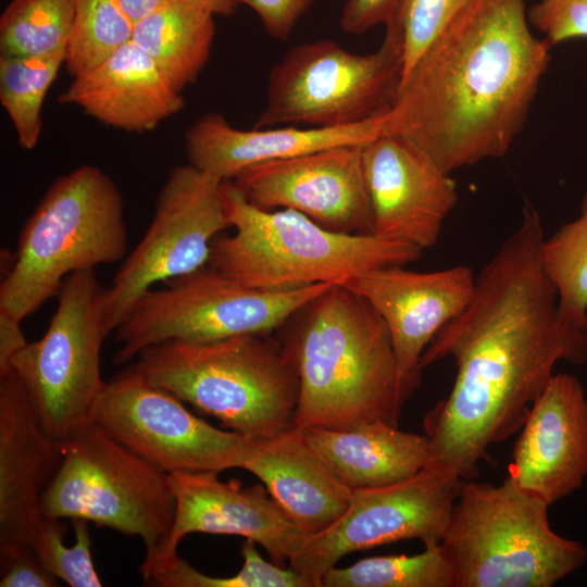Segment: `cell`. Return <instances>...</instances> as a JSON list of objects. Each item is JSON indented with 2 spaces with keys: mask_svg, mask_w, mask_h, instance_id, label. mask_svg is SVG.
<instances>
[{
  "mask_svg": "<svg viewBox=\"0 0 587 587\" xmlns=\"http://www.w3.org/2000/svg\"><path fill=\"white\" fill-rule=\"evenodd\" d=\"M527 17L551 47L587 38V0H539L530 7Z\"/></svg>",
  "mask_w": 587,
  "mask_h": 587,
  "instance_id": "836d02e7",
  "label": "cell"
},
{
  "mask_svg": "<svg viewBox=\"0 0 587 587\" xmlns=\"http://www.w3.org/2000/svg\"><path fill=\"white\" fill-rule=\"evenodd\" d=\"M105 288L95 268L70 274L43 336L10 362L49 437L61 444L89 423L107 382L100 369L108 334L102 323Z\"/></svg>",
  "mask_w": 587,
  "mask_h": 587,
  "instance_id": "8fae6325",
  "label": "cell"
},
{
  "mask_svg": "<svg viewBox=\"0 0 587 587\" xmlns=\"http://www.w3.org/2000/svg\"><path fill=\"white\" fill-rule=\"evenodd\" d=\"M59 101L79 107L108 126L135 133L154 129L185 105L180 92L133 40L74 77Z\"/></svg>",
  "mask_w": 587,
  "mask_h": 587,
  "instance_id": "7402d4cb",
  "label": "cell"
},
{
  "mask_svg": "<svg viewBox=\"0 0 587 587\" xmlns=\"http://www.w3.org/2000/svg\"><path fill=\"white\" fill-rule=\"evenodd\" d=\"M540 260L555 288L560 317L587 327V192L578 216L544 238Z\"/></svg>",
  "mask_w": 587,
  "mask_h": 587,
  "instance_id": "4316f807",
  "label": "cell"
},
{
  "mask_svg": "<svg viewBox=\"0 0 587 587\" xmlns=\"http://www.w3.org/2000/svg\"><path fill=\"white\" fill-rule=\"evenodd\" d=\"M90 420L167 474L242 469L252 441L196 416L134 364L105 383Z\"/></svg>",
  "mask_w": 587,
  "mask_h": 587,
  "instance_id": "4fadbf2b",
  "label": "cell"
},
{
  "mask_svg": "<svg viewBox=\"0 0 587 587\" xmlns=\"http://www.w3.org/2000/svg\"><path fill=\"white\" fill-rule=\"evenodd\" d=\"M167 1L168 0H118L122 9L134 24Z\"/></svg>",
  "mask_w": 587,
  "mask_h": 587,
  "instance_id": "f35d334b",
  "label": "cell"
},
{
  "mask_svg": "<svg viewBox=\"0 0 587 587\" xmlns=\"http://www.w3.org/2000/svg\"><path fill=\"white\" fill-rule=\"evenodd\" d=\"M1 587H54L58 578L40 562L33 549L0 553Z\"/></svg>",
  "mask_w": 587,
  "mask_h": 587,
  "instance_id": "e575fe53",
  "label": "cell"
},
{
  "mask_svg": "<svg viewBox=\"0 0 587 587\" xmlns=\"http://www.w3.org/2000/svg\"><path fill=\"white\" fill-rule=\"evenodd\" d=\"M65 54L64 50L48 55H0V102L25 150L38 143L42 103Z\"/></svg>",
  "mask_w": 587,
  "mask_h": 587,
  "instance_id": "484cf974",
  "label": "cell"
},
{
  "mask_svg": "<svg viewBox=\"0 0 587 587\" xmlns=\"http://www.w3.org/2000/svg\"><path fill=\"white\" fill-rule=\"evenodd\" d=\"M74 0H12L0 17L4 55H48L66 51Z\"/></svg>",
  "mask_w": 587,
  "mask_h": 587,
  "instance_id": "f1b7e54d",
  "label": "cell"
},
{
  "mask_svg": "<svg viewBox=\"0 0 587 587\" xmlns=\"http://www.w3.org/2000/svg\"><path fill=\"white\" fill-rule=\"evenodd\" d=\"M463 479L426 465L414 476L384 487L354 489L344 516L326 532L308 537L288 562L311 587L348 553L400 540L439 545Z\"/></svg>",
  "mask_w": 587,
  "mask_h": 587,
  "instance_id": "5bb4252c",
  "label": "cell"
},
{
  "mask_svg": "<svg viewBox=\"0 0 587 587\" xmlns=\"http://www.w3.org/2000/svg\"><path fill=\"white\" fill-rule=\"evenodd\" d=\"M310 445L352 490L405 480L429 461L428 437L371 422L348 429L302 428Z\"/></svg>",
  "mask_w": 587,
  "mask_h": 587,
  "instance_id": "cb8c5ba5",
  "label": "cell"
},
{
  "mask_svg": "<svg viewBox=\"0 0 587 587\" xmlns=\"http://www.w3.org/2000/svg\"><path fill=\"white\" fill-rule=\"evenodd\" d=\"M240 552L243 565L235 575H207L178 558L167 571L155 576L150 583L161 587H311L309 582L290 566L284 567L264 560L253 540L246 539Z\"/></svg>",
  "mask_w": 587,
  "mask_h": 587,
  "instance_id": "4dcf8cb0",
  "label": "cell"
},
{
  "mask_svg": "<svg viewBox=\"0 0 587 587\" xmlns=\"http://www.w3.org/2000/svg\"><path fill=\"white\" fill-rule=\"evenodd\" d=\"M362 148L338 146L257 163L232 180L260 209H290L333 232L371 234Z\"/></svg>",
  "mask_w": 587,
  "mask_h": 587,
  "instance_id": "9a60e30c",
  "label": "cell"
},
{
  "mask_svg": "<svg viewBox=\"0 0 587 587\" xmlns=\"http://www.w3.org/2000/svg\"><path fill=\"white\" fill-rule=\"evenodd\" d=\"M242 470L257 476L270 496L307 536L320 535L347 512L352 489L292 426L252 440Z\"/></svg>",
  "mask_w": 587,
  "mask_h": 587,
  "instance_id": "44dd1931",
  "label": "cell"
},
{
  "mask_svg": "<svg viewBox=\"0 0 587 587\" xmlns=\"http://www.w3.org/2000/svg\"><path fill=\"white\" fill-rule=\"evenodd\" d=\"M21 324L22 321L0 311V376L9 371L12 358L28 344Z\"/></svg>",
  "mask_w": 587,
  "mask_h": 587,
  "instance_id": "74e56055",
  "label": "cell"
},
{
  "mask_svg": "<svg viewBox=\"0 0 587 587\" xmlns=\"http://www.w3.org/2000/svg\"><path fill=\"white\" fill-rule=\"evenodd\" d=\"M404 266L376 268L344 285L380 315L402 375L419 384L423 352L440 328L471 302L476 277L464 265L434 272Z\"/></svg>",
  "mask_w": 587,
  "mask_h": 587,
  "instance_id": "ac0fdd59",
  "label": "cell"
},
{
  "mask_svg": "<svg viewBox=\"0 0 587 587\" xmlns=\"http://www.w3.org/2000/svg\"><path fill=\"white\" fill-rule=\"evenodd\" d=\"M525 0H469L403 77L380 134L401 136L446 172L503 157L550 61Z\"/></svg>",
  "mask_w": 587,
  "mask_h": 587,
  "instance_id": "7a4b0ae2",
  "label": "cell"
},
{
  "mask_svg": "<svg viewBox=\"0 0 587 587\" xmlns=\"http://www.w3.org/2000/svg\"><path fill=\"white\" fill-rule=\"evenodd\" d=\"M548 504L508 477L463 480L440 547L454 587H551L587 559L550 526Z\"/></svg>",
  "mask_w": 587,
  "mask_h": 587,
  "instance_id": "52a82bcc",
  "label": "cell"
},
{
  "mask_svg": "<svg viewBox=\"0 0 587 587\" xmlns=\"http://www.w3.org/2000/svg\"><path fill=\"white\" fill-rule=\"evenodd\" d=\"M62 460L13 370L0 376V553L33 549L41 497Z\"/></svg>",
  "mask_w": 587,
  "mask_h": 587,
  "instance_id": "ffe728a7",
  "label": "cell"
},
{
  "mask_svg": "<svg viewBox=\"0 0 587 587\" xmlns=\"http://www.w3.org/2000/svg\"><path fill=\"white\" fill-rule=\"evenodd\" d=\"M282 328L279 342L299 379L296 427L399 424L419 384L402 375L389 330L364 298L333 285Z\"/></svg>",
  "mask_w": 587,
  "mask_h": 587,
  "instance_id": "3957f363",
  "label": "cell"
},
{
  "mask_svg": "<svg viewBox=\"0 0 587 587\" xmlns=\"http://www.w3.org/2000/svg\"><path fill=\"white\" fill-rule=\"evenodd\" d=\"M136 358L134 365L151 384L250 440L295 426L298 375L280 342L265 335L167 340Z\"/></svg>",
  "mask_w": 587,
  "mask_h": 587,
  "instance_id": "5b68a950",
  "label": "cell"
},
{
  "mask_svg": "<svg viewBox=\"0 0 587 587\" xmlns=\"http://www.w3.org/2000/svg\"><path fill=\"white\" fill-rule=\"evenodd\" d=\"M134 23L118 0H74L64 64L73 77L89 71L132 40Z\"/></svg>",
  "mask_w": 587,
  "mask_h": 587,
  "instance_id": "f546056e",
  "label": "cell"
},
{
  "mask_svg": "<svg viewBox=\"0 0 587 587\" xmlns=\"http://www.w3.org/2000/svg\"><path fill=\"white\" fill-rule=\"evenodd\" d=\"M383 115L340 127L273 126L243 130L210 112L187 129L189 163L222 180L262 162L292 158L347 145H364L382 133Z\"/></svg>",
  "mask_w": 587,
  "mask_h": 587,
  "instance_id": "603a6c76",
  "label": "cell"
},
{
  "mask_svg": "<svg viewBox=\"0 0 587 587\" xmlns=\"http://www.w3.org/2000/svg\"><path fill=\"white\" fill-rule=\"evenodd\" d=\"M214 35L213 14L182 0H168L134 24L132 40L182 92L207 64Z\"/></svg>",
  "mask_w": 587,
  "mask_h": 587,
  "instance_id": "d4e9b609",
  "label": "cell"
},
{
  "mask_svg": "<svg viewBox=\"0 0 587 587\" xmlns=\"http://www.w3.org/2000/svg\"><path fill=\"white\" fill-rule=\"evenodd\" d=\"M587 475V398L578 378L558 373L534 401L512 450L509 477L548 505Z\"/></svg>",
  "mask_w": 587,
  "mask_h": 587,
  "instance_id": "d6986e66",
  "label": "cell"
},
{
  "mask_svg": "<svg viewBox=\"0 0 587 587\" xmlns=\"http://www.w3.org/2000/svg\"><path fill=\"white\" fill-rule=\"evenodd\" d=\"M124 203L114 182L85 164L57 178L23 226L0 286V311L23 321L77 271L127 255Z\"/></svg>",
  "mask_w": 587,
  "mask_h": 587,
  "instance_id": "8992f818",
  "label": "cell"
},
{
  "mask_svg": "<svg viewBox=\"0 0 587 587\" xmlns=\"http://www.w3.org/2000/svg\"><path fill=\"white\" fill-rule=\"evenodd\" d=\"M377 50L353 53L329 39L292 47L272 68L254 128L289 124L340 127L388 111L403 72V43L392 23Z\"/></svg>",
  "mask_w": 587,
  "mask_h": 587,
  "instance_id": "9c48e42d",
  "label": "cell"
},
{
  "mask_svg": "<svg viewBox=\"0 0 587 587\" xmlns=\"http://www.w3.org/2000/svg\"><path fill=\"white\" fill-rule=\"evenodd\" d=\"M222 182L190 163L171 170L148 229L105 288L102 323L108 335L153 285L209 264L214 239L230 227L222 203Z\"/></svg>",
  "mask_w": 587,
  "mask_h": 587,
  "instance_id": "7c38bea8",
  "label": "cell"
},
{
  "mask_svg": "<svg viewBox=\"0 0 587 587\" xmlns=\"http://www.w3.org/2000/svg\"><path fill=\"white\" fill-rule=\"evenodd\" d=\"M221 197L234 233L214 239L209 265L253 288L344 285L376 268L415 262L423 252L373 233L333 232L295 210L260 209L232 179L222 182Z\"/></svg>",
  "mask_w": 587,
  "mask_h": 587,
  "instance_id": "277c9868",
  "label": "cell"
},
{
  "mask_svg": "<svg viewBox=\"0 0 587 587\" xmlns=\"http://www.w3.org/2000/svg\"><path fill=\"white\" fill-rule=\"evenodd\" d=\"M250 7L272 37L286 40L316 0H237Z\"/></svg>",
  "mask_w": 587,
  "mask_h": 587,
  "instance_id": "d590c367",
  "label": "cell"
},
{
  "mask_svg": "<svg viewBox=\"0 0 587 587\" xmlns=\"http://www.w3.org/2000/svg\"><path fill=\"white\" fill-rule=\"evenodd\" d=\"M322 587H454L453 570L440 544L413 555H378L332 567Z\"/></svg>",
  "mask_w": 587,
  "mask_h": 587,
  "instance_id": "83f0119b",
  "label": "cell"
},
{
  "mask_svg": "<svg viewBox=\"0 0 587 587\" xmlns=\"http://www.w3.org/2000/svg\"><path fill=\"white\" fill-rule=\"evenodd\" d=\"M401 0H345L339 25L347 34L360 35L377 25H386Z\"/></svg>",
  "mask_w": 587,
  "mask_h": 587,
  "instance_id": "8d00e7d4",
  "label": "cell"
},
{
  "mask_svg": "<svg viewBox=\"0 0 587 587\" xmlns=\"http://www.w3.org/2000/svg\"><path fill=\"white\" fill-rule=\"evenodd\" d=\"M334 284L272 291L247 286L209 264L148 290L115 329L116 365L167 340L205 342L280 328Z\"/></svg>",
  "mask_w": 587,
  "mask_h": 587,
  "instance_id": "30bf717a",
  "label": "cell"
},
{
  "mask_svg": "<svg viewBox=\"0 0 587 587\" xmlns=\"http://www.w3.org/2000/svg\"><path fill=\"white\" fill-rule=\"evenodd\" d=\"M362 160L373 234L422 250L435 246L458 201L450 174L413 141L388 134L363 145Z\"/></svg>",
  "mask_w": 587,
  "mask_h": 587,
  "instance_id": "e0dca14e",
  "label": "cell"
},
{
  "mask_svg": "<svg viewBox=\"0 0 587 587\" xmlns=\"http://www.w3.org/2000/svg\"><path fill=\"white\" fill-rule=\"evenodd\" d=\"M193 5H197L203 10H207L211 14L220 16H232L239 2L237 0H182Z\"/></svg>",
  "mask_w": 587,
  "mask_h": 587,
  "instance_id": "ab89813d",
  "label": "cell"
},
{
  "mask_svg": "<svg viewBox=\"0 0 587 587\" xmlns=\"http://www.w3.org/2000/svg\"><path fill=\"white\" fill-rule=\"evenodd\" d=\"M216 472H174L170 480L176 501L170 537L160 553L142 562L146 582L167 571L179 558L177 547L192 533L236 535L262 546L271 561L284 566L307 536L289 520L264 485L223 482Z\"/></svg>",
  "mask_w": 587,
  "mask_h": 587,
  "instance_id": "2e32d148",
  "label": "cell"
},
{
  "mask_svg": "<svg viewBox=\"0 0 587 587\" xmlns=\"http://www.w3.org/2000/svg\"><path fill=\"white\" fill-rule=\"evenodd\" d=\"M62 460L45 490V517L84 520L141 539L143 562L165 546L176 501L167 473L141 459L93 422L61 442Z\"/></svg>",
  "mask_w": 587,
  "mask_h": 587,
  "instance_id": "ba28073f",
  "label": "cell"
},
{
  "mask_svg": "<svg viewBox=\"0 0 587 587\" xmlns=\"http://www.w3.org/2000/svg\"><path fill=\"white\" fill-rule=\"evenodd\" d=\"M544 229L526 201L517 228L475 279L471 302L422 354L423 370L452 358L454 384L423 417L429 461L463 480L492 444L522 428L557 363L587 362V327L563 321L540 260Z\"/></svg>",
  "mask_w": 587,
  "mask_h": 587,
  "instance_id": "6da1fadb",
  "label": "cell"
},
{
  "mask_svg": "<svg viewBox=\"0 0 587 587\" xmlns=\"http://www.w3.org/2000/svg\"><path fill=\"white\" fill-rule=\"evenodd\" d=\"M72 522L75 544L67 547L64 544L66 526L63 520L43 516L33 542V550L42 565L68 586H102L92 561L88 522L84 520H72Z\"/></svg>",
  "mask_w": 587,
  "mask_h": 587,
  "instance_id": "1f68e13d",
  "label": "cell"
},
{
  "mask_svg": "<svg viewBox=\"0 0 587 587\" xmlns=\"http://www.w3.org/2000/svg\"><path fill=\"white\" fill-rule=\"evenodd\" d=\"M469 0H401L388 23L399 29L403 43L402 78L448 27Z\"/></svg>",
  "mask_w": 587,
  "mask_h": 587,
  "instance_id": "d6a6232c",
  "label": "cell"
}]
</instances>
